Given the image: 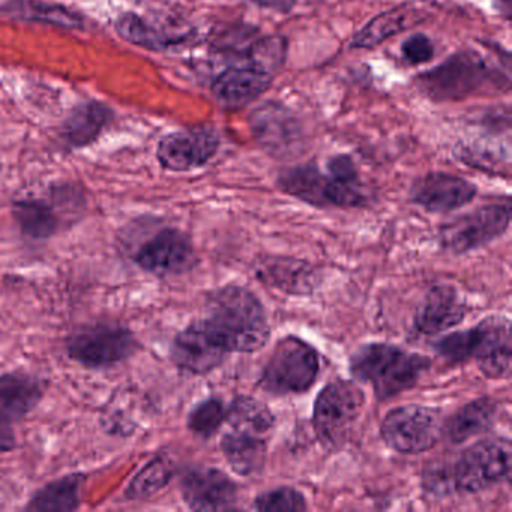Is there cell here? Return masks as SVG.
Segmentation results:
<instances>
[{
  "label": "cell",
  "mask_w": 512,
  "mask_h": 512,
  "mask_svg": "<svg viewBox=\"0 0 512 512\" xmlns=\"http://www.w3.org/2000/svg\"><path fill=\"white\" fill-rule=\"evenodd\" d=\"M266 437L230 430L221 439V451L233 472L253 476L262 472L268 455Z\"/></svg>",
  "instance_id": "obj_25"
},
{
  "label": "cell",
  "mask_w": 512,
  "mask_h": 512,
  "mask_svg": "<svg viewBox=\"0 0 512 512\" xmlns=\"http://www.w3.org/2000/svg\"><path fill=\"white\" fill-rule=\"evenodd\" d=\"M226 418V403L220 398H208V400L200 401L188 413L187 424L191 433L202 437V439H209L220 430L221 425L226 422Z\"/></svg>",
  "instance_id": "obj_34"
},
{
  "label": "cell",
  "mask_w": 512,
  "mask_h": 512,
  "mask_svg": "<svg viewBox=\"0 0 512 512\" xmlns=\"http://www.w3.org/2000/svg\"><path fill=\"white\" fill-rule=\"evenodd\" d=\"M472 358L488 379H505L511 373V325L505 317H487L473 328Z\"/></svg>",
  "instance_id": "obj_14"
},
{
  "label": "cell",
  "mask_w": 512,
  "mask_h": 512,
  "mask_svg": "<svg viewBox=\"0 0 512 512\" xmlns=\"http://www.w3.org/2000/svg\"><path fill=\"white\" fill-rule=\"evenodd\" d=\"M401 55L409 65L427 64L434 58V46L427 35H412L401 46Z\"/></svg>",
  "instance_id": "obj_37"
},
{
  "label": "cell",
  "mask_w": 512,
  "mask_h": 512,
  "mask_svg": "<svg viewBox=\"0 0 512 512\" xmlns=\"http://www.w3.org/2000/svg\"><path fill=\"white\" fill-rule=\"evenodd\" d=\"M0 16L19 22L43 23L62 29H85V19L64 5L49 4L44 0H8L0 5Z\"/></svg>",
  "instance_id": "obj_22"
},
{
  "label": "cell",
  "mask_w": 512,
  "mask_h": 512,
  "mask_svg": "<svg viewBox=\"0 0 512 512\" xmlns=\"http://www.w3.org/2000/svg\"><path fill=\"white\" fill-rule=\"evenodd\" d=\"M115 29L122 40L149 52H166L182 46L191 37L190 34H170L136 13L121 14L116 19Z\"/></svg>",
  "instance_id": "obj_24"
},
{
  "label": "cell",
  "mask_w": 512,
  "mask_h": 512,
  "mask_svg": "<svg viewBox=\"0 0 512 512\" xmlns=\"http://www.w3.org/2000/svg\"><path fill=\"white\" fill-rule=\"evenodd\" d=\"M478 188L448 173H428L410 188V200L428 212H451L469 205Z\"/></svg>",
  "instance_id": "obj_17"
},
{
  "label": "cell",
  "mask_w": 512,
  "mask_h": 512,
  "mask_svg": "<svg viewBox=\"0 0 512 512\" xmlns=\"http://www.w3.org/2000/svg\"><path fill=\"white\" fill-rule=\"evenodd\" d=\"M257 142L271 154H287L301 145L302 128L292 110L278 103L257 107L250 118Z\"/></svg>",
  "instance_id": "obj_18"
},
{
  "label": "cell",
  "mask_w": 512,
  "mask_h": 512,
  "mask_svg": "<svg viewBox=\"0 0 512 512\" xmlns=\"http://www.w3.org/2000/svg\"><path fill=\"white\" fill-rule=\"evenodd\" d=\"M364 392L349 380H335L323 388L314 403L313 425L325 448L346 442L364 407Z\"/></svg>",
  "instance_id": "obj_7"
},
{
  "label": "cell",
  "mask_w": 512,
  "mask_h": 512,
  "mask_svg": "<svg viewBox=\"0 0 512 512\" xmlns=\"http://www.w3.org/2000/svg\"><path fill=\"white\" fill-rule=\"evenodd\" d=\"M428 367L430 361L425 356L383 343L367 344L350 359L352 376L359 382L370 383L380 401L413 388Z\"/></svg>",
  "instance_id": "obj_3"
},
{
  "label": "cell",
  "mask_w": 512,
  "mask_h": 512,
  "mask_svg": "<svg viewBox=\"0 0 512 512\" xmlns=\"http://www.w3.org/2000/svg\"><path fill=\"white\" fill-rule=\"evenodd\" d=\"M46 382L26 371L0 374V419L14 424L37 409L46 395Z\"/></svg>",
  "instance_id": "obj_19"
},
{
  "label": "cell",
  "mask_w": 512,
  "mask_h": 512,
  "mask_svg": "<svg viewBox=\"0 0 512 512\" xmlns=\"http://www.w3.org/2000/svg\"><path fill=\"white\" fill-rule=\"evenodd\" d=\"M227 353L205 320L200 319L176 335L170 358L185 373L206 374L220 367Z\"/></svg>",
  "instance_id": "obj_13"
},
{
  "label": "cell",
  "mask_w": 512,
  "mask_h": 512,
  "mask_svg": "<svg viewBox=\"0 0 512 512\" xmlns=\"http://www.w3.org/2000/svg\"><path fill=\"white\" fill-rule=\"evenodd\" d=\"M254 509L262 512H302L307 509V502L295 488L281 487L257 496Z\"/></svg>",
  "instance_id": "obj_35"
},
{
  "label": "cell",
  "mask_w": 512,
  "mask_h": 512,
  "mask_svg": "<svg viewBox=\"0 0 512 512\" xmlns=\"http://www.w3.org/2000/svg\"><path fill=\"white\" fill-rule=\"evenodd\" d=\"M259 277L271 286L293 295H307L316 287L317 277L308 263L295 259H272L263 263Z\"/></svg>",
  "instance_id": "obj_28"
},
{
  "label": "cell",
  "mask_w": 512,
  "mask_h": 512,
  "mask_svg": "<svg viewBox=\"0 0 512 512\" xmlns=\"http://www.w3.org/2000/svg\"><path fill=\"white\" fill-rule=\"evenodd\" d=\"M502 2V11L506 17H509V13H511V0H500Z\"/></svg>",
  "instance_id": "obj_40"
},
{
  "label": "cell",
  "mask_w": 512,
  "mask_h": 512,
  "mask_svg": "<svg viewBox=\"0 0 512 512\" xmlns=\"http://www.w3.org/2000/svg\"><path fill=\"white\" fill-rule=\"evenodd\" d=\"M466 314V304L454 287H433L416 308L415 328L419 334H439L460 325Z\"/></svg>",
  "instance_id": "obj_20"
},
{
  "label": "cell",
  "mask_w": 512,
  "mask_h": 512,
  "mask_svg": "<svg viewBox=\"0 0 512 512\" xmlns=\"http://www.w3.org/2000/svg\"><path fill=\"white\" fill-rule=\"evenodd\" d=\"M16 448V434L11 424L0 419V454L13 451Z\"/></svg>",
  "instance_id": "obj_38"
},
{
  "label": "cell",
  "mask_w": 512,
  "mask_h": 512,
  "mask_svg": "<svg viewBox=\"0 0 512 512\" xmlns=\"http://www.w3.org/2000/svg\"><path fill=\"white\" fill-rule=\"evenodd\" d=\"M326 184L328 175L317 167L298 166L284 170L278 178V185L284 193L310 203L317 208H326Z\"/></svg>",
  "instance_id": "obj_31"
},
{
  "label": "cell",
  "mask_w": 512,
  "mask_h": 512,
  "mask_svg": "<svg viewBox=\"0 0 512 512\" xmlns=\"http://www.w3.org/2000/svg\"><path fill=\"white\" fill-rule=\"evenodd\" d=\"M319 370L316 349L301 338L286 337L275 346L260 386L271 394H302L316 383Z\"/></svg>",
  "instance_id": "obj_6"
},
{
  "label": "cell",
  "mask_w": 512,
  "mask_h": 512,
  "mask_svg": "<svg viewBox=\"0 0 512 512\" xmlns=\"http://www.w3.org/2000/svg\"><path fill=\"white\" fill-rule=\"evenodd\" d=\"M182 497L193 511H226L238 502L235 482L214 467L188 470L181 482Z\"/></svg>",
  "instance_id": "obj_15"
},
{
  "label": "cell",
  "mask_w": 512,
  "mask_h": 512,
  "mask_svg": "<svg viewBox=\"0 0 512 512\" xmlns=\"http://www.w3.org/2000/svg\"><path fill=\"white\" fill-rule=\"evenodd\" d=\"M511 443L506 439L481 440L467 448L454 463L442 464L425 475L431 493L454 491L475 494L502 482L511 470Z\"/></svg>",
  "instance_id": "obj_2"
},
{
  "label": "cell",
  "mask_w": 512,
  "mask_h": 512,
  "mask_svg": "<svg viewBox=\"0 0 512 512\" xmlns=\"http://www.w3.org/2000/svg\"><path fill=\"white\" fill-rule=\"evenodd\" d=\"M62 208L70 214L83 208V196L73 185L53 187L49 199L16 200L13 217L23 238L34 242L47 241L64 229Z\"/></svg>",
  "instance_id": "obj_9"
},
{
  "label": "cell",
  "mask_w": 512,
  "mask_h": 512,
  "mask_svg": "<svg viewBox=\"0 0 512 512\" xmlns=\"http://www.w3.org/2000/svg\"><path fill=\"white\" fill-rule=\"evenodd\" d=\"M422 14L415 8L398 7L374 17L353 37L352 47L355 49H373L383 41L421 22Z\"/></svg>",
  "instance_id": "obj_29"
},
{
  "label": "cell",
  "mask_w": 512,
  "mask_h": 512,
  "mask_svg": "<svg viewBox=\"0 0 512 512\" xmlns=\"http://www.w3.org/2000/svg\"><path fill=\"white\" fill-rule=\"evenodd\" d=\"M497 403L493 398H478L461 407L443 425L449 442L463 443L487 431L496 421Z\"/></svg>",
  "instance_id": "obj_27"
},
{
  "label": "cell",
  "mask_w": 512,
  "mask_h": 512,
  "mask_svg": "<svg viewBox=\"0 0 512 512\" xmlns=\"http://www.w3.org/2000/svg\"><path fill=\"white\" fill-rule=\"evenodd\" d=\"M220 145V134L214 127L185 128L160 140L158 163L169 172H191L206 166L217 155Z\"/></svg>",
  "instance_id": "obj_12"
},
{
  "label": "cell",
  "mask_w": 512,
  "mask_h": 512,
  "mask_svg": "<svg viewBox=\"0 0 512 512\" xmlns=\"http://www.w3.org/2000/svg\"><path fill=\"white\" fill-rule=\"evenodd\" d=\"M491 86L508 91L509 74L496 70L488 59L473 50L451 56L418 79L419 91L436 103L466 100Z\"/></svg>",
  "instance_id": "obj_4"
},
{
  "label": "cell",
  "mask_w": 512,
  "mask_h": 512,
  "mask_svg": "<svg viewBox=\"0 0 512 512\" xmlns=\"http://www.w3.org/2000/svg\"><path fill=\"white\" fill-rule=\"evenodd\" d=\"M88 476L70 473L44 485L26 505L31 512H71L82 505V490Z\"/></svg>",
  "instance_id": "obj_26"
},
{
  "label": "cell",
  "mask_w": 512,
  "mask_h": 512,
  "mask_svg": "<svg viewBox=\"0 0 512 512\" xmlns=\"http://www.w3.org/2000/svg\"><path fill=\"white\" fill-rule=\"evenodd\" d=\"M440 412L434 407H395L380 425L383 442L401 454H421L436 445L443 431Z\"/></svg>",
  "instance_id": "obj_8"
},
{
  "label": "cell",
  "mask_w": 512,
  "mask_h": 512,
  "mask_svg": "<svg viewBox=\"0 0 512 512\" xmlns=\"http://www.w3.org/2000/svg\"><path fill=\"white\" fill-rule=\"evenodd\" d=\"M139 350L136 334L116 322L82 326L67 340L68 356L88 370H109L133 358Z\"/></svg>",
  "instance_id": "obj_5"
},
{
  "label": "cell",
  "mask_w": 512,
  "mask_h": 512,
  "mask_svg": "<svg viewBox=\"0 0 512 512\" xmlns=\"http://www.w3.org/2000/svg\"><path fill=\"white\" fill-rule=\"evenodd\" d=\"M272 80L274 74L253 62H245L244 65H235L223 71L215 79L212 92L223 109L239 110L262 97Z\"/></svg>",
  "instance_id": "obj_16"
},
{
  "label": "cell",
  "mask_w": 512,
  "mask_h": 512,
  "mask_svg": "<svg viewBox=\"0 0 512 512\" xmlns=\"http://www.w3.org/2000/svg\"><path fill=\"white\" fill-rule=\"evenodd\" d=\"M227 424L230 430L266 437L274 428L275 418L271 410L250 395H238L227 406Z\"/></svg>",
  "instance_id": "obj_30"
},
{
  "label": "cell",
  "mask_w": 512,
  "mask_h": 512,
  "mask_svg": "<svg viewBox=\"0 0 512 512\" xmlns=\"http://www.w3.org/2000/svg\"><path fill=\"white\" fill-rule=\"evenodd\" d=\"M175 475V464L166 454L155 455L131 479L125 488L127 500H146L160 493Z\"/></svg>",
  "instance_id": "obj_32"
},
{
  "label": "cell",
  "mask_w": 512,
  "mask_h": 512,
  "mask_svg": "<svg viewBox=\"0 0 512 512\" xmlns=\"http://www.w3.org/2000/svg\"><path fill=\"white\" fill-rule=\"evenodd\" d=\"M434 350L449 364H460L472 358L473 328L446 335L434 344Z\"/></svg>",
  "instance_id": "obj_36"
},
{
  "label": "cell",
  "mask_w": 512,
  "mask_h": 512,
  "mask_svg": "<svg viewBox=\"0 0 512 512\" xmlns=\"http://www.w3.org/2000/svg\"><path fill=\"white\" fill-rule=\"evenodd\" d=\"M326 205L335 208H361L368 196L359 181L355 163L347 155H337L328 161Z\"/></svg>",
  "instance_id": "obj_23"
},
{
  "label": "cell",
  "mask_w": 512,
  "mask_h": 512,
  "mask_svg": "<svg viewBox=\"0 0 512 512\" xmlns=\"http://www.w3.org/2000/svg\"><path fill=\"white\" fill-rule=\"evenodd\" d=\"M131 259L137 268L158 278L185 274L199 260L190 236L173 227H164L143 241Z\"/></svg>",
  "instance_id": "obj_11"
},
{
  "label": "cell",
  "mask_w": 512,
  "mask_h": 512,
  "mask_svg": "<svg viewBox=\"0 0 512 512\" xmlns=\"http://www.w3.org/2000/svg\"><path fill=\"white\" fill-rule=\"evenodd\" d=\"M115 112L101 101H86L71 110L61 128V139L70 149H83L100 139L112 124Z\"/></svg>",
  "instance_id": "obj_21"
},
{
  "label": "cell",
  "mask_w": 512,
  "mask_h": 512,
  "mask_svg": "<svg viewBox=\"0 0 512 512\" xmlns=\"http://www.w3.org/2000/svg\"><path fill=\"white\" fill-rule=\"evenodd\" d=\"M203 320L229 353L259 352L271 335L262 302L253 292L235 284L209 296Z\"/></svg>",
  "instance_id": "obj_1"
},
{
  "label": "cell",
  "mask_w": 512,
  "mask_h": 512,
  "mask_svg": "<svg viewBox=\"0 0 512 512\" xmlns=\"http://www.w3.org/2000/svg\"><path fill=\"white\" fill-rule=\"evenodd\" d=\"M248 2L277 11H287L293 5V0H248Z\"/></svg>",
  "instance_id": "obj_39"
},
{
  "label": "cell",
  "mask_w": 512,
  "mask_h": 512,
  "mask_svg": "<svg viewBox=\"0 0 512 512\" xmlns=\"http://www.w3.org/2000/svg\"><path fill=\"white\" fill-rule=\"evenodd\" d=\"M511 221L509 202L482 206L469 214L455 218L440 229L443 248L454 254L469 253L485 247L508 230Z\"/></svg>",
  "instance_id": "obj_10"
},
{
  "label": "cell",
  "mask_w": 512,
  "mask_h": 512,
  "mask_svg": "<svg viewBox=\"0 0 512 512\" xmlns=\"http://www.w3.org/2000/svg\"><path fill=\"white\" fill-rule=\"evenodd\" d=\"M458 157L463 163L484 172L509 175L511 166V154H509V143H496L494 140H476L458 146Z\"/></svg>",
  "instance_id": "obj_33"
}]
</instances>
